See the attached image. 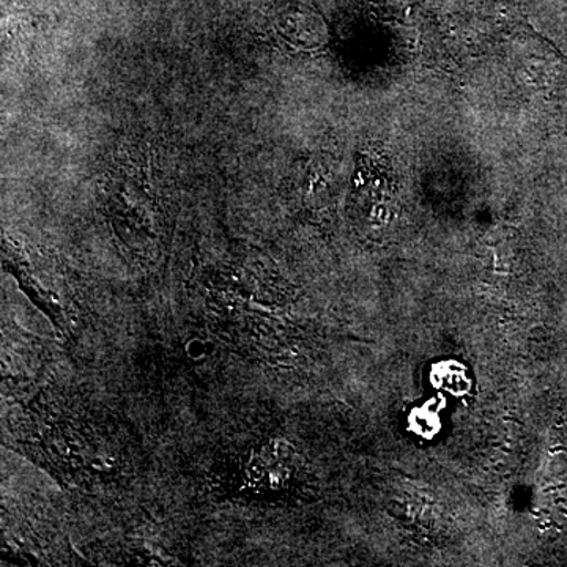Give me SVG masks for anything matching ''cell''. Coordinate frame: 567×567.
<instances>
[]
</instances>
